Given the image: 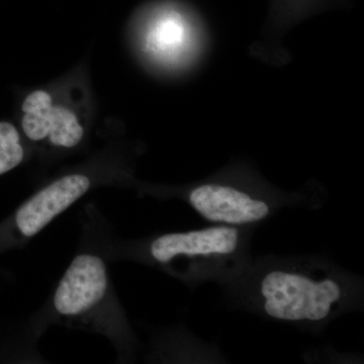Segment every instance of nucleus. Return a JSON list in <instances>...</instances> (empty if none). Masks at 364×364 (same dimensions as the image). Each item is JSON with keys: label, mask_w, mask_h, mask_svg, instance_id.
Wrapping results in <instances>:
<instances>
[{"label": "nucleus", "mask_w": 364, "mask_h": 364, "mask_svg": "<svg viewBox=\"0 0 364 364\" xmlns=\"http://www.w3.org/2000/svg\"><path fill=\"white\" fill-rule=\"evenodd\" d=\"M220 287L232 308L314 334L363 309V277L318 254L252 256Z\"/></svg>", "instance_id": "1"}, {"label": "nucleus", "mask_w": 364, "mask_h": 364, "mask_svg": "<svg viewBox=\"0 0 364 364\" xmlns=\"http://www.w3.org/2000/svg\"><path fill=\"white\" fill-rule=\"evenodd\" d=\"M256 226L213 225L203 229L165 233L129 247L133 259L159 268L189 287L229 282L252 258Z\"/></svg>", "instance_id": "2"}, {"label": "nucleus", "mask_w": 364, "mask_h": 364, "mask_svg": "<svg viewBox=\"0 0 364 364\" xmlns=\"http://www.w3.org/2000/svg\"><path fill=\"white\" fill-rule=\"evenodd\" d=\"M53 318L107 337L123 355L136 348V339L117 299L105 261L92 253L76 256L52 299Z\"/></svg>", "instance_id": "3"}, {"label": "nucleus", "mask_w": 364, "mask_h": 364, "mask_svg": "<svg viewBox=\"0 0 364 364\" xmlns=\"http://www.w3.org/2000/svg\"><path fill=\"white\" fill-rule=\"evenodd\" d=\"M182 198L205 221L229 226L257 227L282 208L303 205L301 196L225 179L200 182Z\"/></svg>", "instance_id": "4"}, {"label": "nucleus", "mask_w": 364, "mask_h": 364, "mask_svg": "<svg viewBox=\"0 0 364 364\" xmlns=\"http://www.w3.org/2000/svg\"><path fill=\"white\" fill-rule=\"evenodd\" d=\"M18 114V130L23 139L42 147L73 149L86 135V119L80 107L59 91H32L21 102Z\"/></svg>", "instance_id": "5"}, {"label": "nucleus", "mask_w": 364, "mask_h": 364, "mask_svg": "<svg viewBox=\"0 0 364 364\" xmlns=\"http://www.w3.org/2000/svg\"><path fill=\"white\" fill-rule=\"evenodd\" d=\"M95 183L97 179L92 174L74 172L59 177L41 188L11 217L9 230H7V233L11 234V241L21 243L30 240L77 202Z\"/></svg>", "instance_id": "6"}, {"label": "nucleus", "mask_w": 364, "mask_h": 364, "mask_svg": "<svg viewBox=\"0 0 364 364\" xmlns=\"http://www.w3.org/2000/svg\"><path fill=\"white\" fill-rule=\"evenodd\" d=\"M183 33L179 20L172 16H165L148 33L146 46L153 54L172 55L183 42Z\"/></svg>", "instance_id": "7"}, {"label": "nucleus", "mask_w": 364, "mask_h": 364, "mask_svg": "<svg viewBox=\"0 0 364 364\" xmlns=\"http://www.w3.org/2000/svg\"><path fill=\"white\" fill-rule=\"evenodd\" d=\"M26 156L25 140L18 127L0 121V176L21 165Z\"/></svg>", "instance_id": "8"}]
</instances>
